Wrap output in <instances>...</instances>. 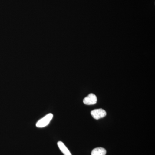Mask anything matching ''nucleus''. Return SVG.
I'll return each instance as SVG.
<instances>
[{
	"instance_id": "f03ea898",
	"label": "nucleus",
	"mask_w": 155,
	"mask_h": 155,
	"mask_svg": "<svg viewBox=\"0 0 155 155\" xmlns=\"http://www.w3.org/2000/svg\"><path fill=\"white\" fill-rule=\"evenodd\" d=\"M91 114L93 118L96 120L104 118L107 115L106 111L102 109H95L91 111Z\"/></svg>"
},
{
	"instance_id": "f257e3e1",
	"label": "nucleus",
	"mask_w": 155,
	"mask_h": 155,
	"mask_svg": "<svg viewBox=\"0 0 155 155\" xmlns=\"http://www.w3.org/2000/svg\"><path fill=\"white\" fill-rule=\"evenodd\" d=\"M53 118V115L52 114H49L46 116H44L43 118L37 122L36 126L37 127L41 128L47 126L49 124L51 120Z\"/></svg>"
},
{
	"instance_id": "7ed1b4c3",
	"label": "nucleus",
	"mask_w": 155,
	"mask_h": 155,
	"mask_svg": "<svg viewBox=\"0 0 155 155\" xmlns=\"http://www.w3.org/2000/svg\"><path fill=\"white\" fill-rule=\"evenodd\" d=\"M97 99L96 96L93 94H89L84 98L83 100L84 104L87 105H92L96 104Z\"/></svg>"
},
{
	"instance_id": "20e7f679",
	"label": "nucleus",
	"mask_w": 155,
	"mask_h": 155,
	"mask_svg": "<svg viewBox=\"0 0 155 155\" xmlns=\"http://www.w3.org/2000/svg\"><path fill=\"white\" fill-rule=\"evenodd\" d=\"M58 145L61 151L64 155H72L69 150L62 142H58Z\"/></svg>"
},
{
	"instance_id": "39448f33",
	"label": "nucleus",
	"mask_w": 155,
	"mask_h": 155,
	"mask_svg": "<svg viewBox=\"0 0 155 155\" xmlns=\"http://www.w3.org/2000/svg\"><path fill=\"white\" fill-rule=\"evenodd\" d=\"M107 151L103 147L96 148L91 152V155H106Z\"/></svg>"
}]
</instances>
